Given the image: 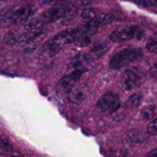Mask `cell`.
Listing matches in <instances>:
<instances>
[{
    "label": "cell",
    "instance_id": "obj_5",
    "mask_svg": "<svg viewBox=\"0 0 157 157\" xmlns=\"http://www.w3.org/2000/svg\"><path fill=\"white\" fill-rule=\"evenodd\" d=\"M121 106V101L117 95L108 93L98 101L97 107L100 111L106 113H116Z\"/></svg>",
    "mask_w": 157,
    "mask_h": 157
},
{
    "label": "cell",
    "instance_id": "obj_8",
    "mask_svg": "<svg viewBox=\"0 0 157 157\" xmlns=\"http://www.w3.org/2000/svg\"><path fill=\"white\" fill-rule=\"evenodd\" d=\"M64 8H65V6H63V5L54 6V7L51 8L48 10L44 12L40 16V18L42 20L44 24H50V23L55 22L57 20L63 17Z\"/></svg>",
    "mask_w": 157,
    "mask_h": 157
},
{
    "label": "cell",
    "instance_id": "obj_13",
    "mask_svg": "<svg viewBox=\"0 0 157 157\" xmlns=\"http://www.w3.org/2000/svg\"><path fill=\"white\" fill-rule=\"evenodd\" d=\"M81 16L86 20H94L99 16V11L95 8H86L81 12Z\"/></svg>",
    "mask_w": 157,
    "mask_h": 157
},
{
    "label": "cell",
    "instance_id": "obj_14",
    "mask_svg": "<svg viewBox=\"0 0 157 157\" xmlns=\"http://www.w3.org/2000/svg\"><path fill=\"white\" fill-rule=\"evenodd\" d=\"M142 96L140 93H136L132 95L126 103V107L128 109H135L140 104Z\"/></svg>",
    "mask_w": 157,
    "mask_h": 157
},
{
    "label": "cell",
    "instance_id": "obj_28",
    "mask_svg": "<svg viewBox=\"0 0 157 157\" xmlns=\"http://www.w3.org/2000/svg\"><path fill=\"white\" fill-rule=\"evenodd\" d=\"M155 36H156V38H157V34H156V35H155Z\"/></svg>",
    "mask_w": 157,
    "mask_h": 157
},
{
    "label": "cell",
    "instance_id": "obj_12",
    "mask_svg": "<svg viewBox=\"0 0 157 157\" xmlns=\"http://www.w3.org/2000/svg\"><path fill=\"white\" fill-rule=\"evenodd\" d=\"M44 25L42 20L40 17L38 18H30L29 20L25 22V28L28 29V31L35 30V29H39L41 26Z\"/></svg>",
    "mask_w": 157,
    "mask_h": 157
},
{
    "label": "cell",
    "instance_id": "obj_10",
    "mask_svg": "<svg viewBox=\"0 0 157 157\" xmlns=\"http://www.w3.org/2000/svg\"><path fill=\"white\" fill-rule=\"evenodd\" d=\"M99 25V22L97 21V19L90 20L88 22L85 23V24L82 25L80 26L79 28H78L77 30H78V32H79L80 34L90 36V35L96 33L97 31H98Z\"/></svg>",
    "mask_w": 157,
    "mask_h": 157
},
{
    "label": "cell",
    "instance_id": "obj_30",
    "mask_svg": "<svg viewBox=\"0 0 157 157\" xmlns=\"http://www.w3.org/2000/svg\"><path fill=\"white\" fill-rule=\"evenodd\" d=\"M21 1H24V0H21Z\"/></svg>",
    "mask_w": 157,
    "mask_h": 157
},
{
    "label": "cell",
    "instance_id": "obj_11",
    "mask_svg": "<svg viewBox=\"0 0 157 157\" xmlns=\"http://www.w3.org/2000/svg\"><path fill=\"white\" fill-rule=\"evenodd\" d=\"M78 12V9L77 6H74V5H67V6H65V8H64V12L62 18L64 21L72 20L76 17Z\"/></svg>",
    "mask_w": 157,
    "mask_h": 157
},
{
    "label": "cell",
    "instance_id": "obj_18",
    "mask_svg": "<svg viewBox=\"0 0 157 157\" xmlns=\"http://www.w3.org/2000/svg\"><path fill=\"white\" fill-rule=\"evenodd\" d=\"M71 101L75 103H80L84 99V94L80 90H72L70 94Z\"/></svg>",
    "mask_w": 157,
    "mask_h": 157
},
{
    "label": "cell",
    "instance_id": "obj_31",
    "mask_svg": "<svg viewBox=\"0 0 157 157\" xmlns=\"http://www.w3.org/2000/svg\"><path fill=\"white\" fill-rule=\"evenodd\" d=\"M13 157H16V156H13Z\"/></svg>",
    "mask_w": 157,
    "mask_h": 157
},
{
    "label": "cell",
    "instance_id": "obj_22",
    "mask_svg": "<svg viewBox=\"0 0 157 157\" xmlns=\"http://www.w3.org/2000/svg\"><path fill=\"white\" fill-rule=\"evenodd\" d=\"M65 0H39V4L41 6H48L62 3Z\"/></svg>",
    "mask_w": 157,
    "mask_h": 157
},
{
    "label": "cell",
    "instance_id": "obj_16",
    "mask_svg": "<svg viewBox=\"0 0 157 157\" xmlns=\"http://www.w3.org/2000/svg\"><path fill=\"white\" fill-rule=\"evenodd\" d=\"M77 32H78V30H77ZM75 43H76L77 45L80 46V47H84V46L88 45L90 43V36L82 35L78 32V36H77Z\"/></svg>",
    "mask_w": 157,
    "mask_h": 157
},
{
    "label": "cell",
    "instance_id": "obj_19",
    "mask_svg": "<svg viewBox=\"0 0 157 157\" xmlns=\"http://www.w3.org/2000/svg\"><path fill=\"white\" fill-rule=\"evenodd\" d=\"M147 48L148 49L150 52H153V53H157V38L156 36L153 37L152 38L149 39L147 41Z\"/></svg>",
    "mask_w": 157,
    "mask_h": 157
},
{
    "label": "cell",
    "instance_id": "obj_4",
    "mask_svg": "<svg viewBox=\"0 0 157 157\" xmlns=\"http://www.w3.org/2000/svg\"><path fill=\"white\" fill-rule=\"evenodd\" d=\"M143 31L136 26L131 27H121L113 31L110 35V38L113 42H123L133 38H140Z\"/></svg>",
    "mask_w": 157,
    "mask_h": 157
},
{
    "label": "cell",
    "instance_id": "obj_25",
    "mask_svg": "<svg viewBox=\"0 0 157 157\" xmlns=\"http://www.w3.org/2000/svg\"><path fill=\"white\" fill-rule=\"evenodd\" d=\"M79 2L81 6H88L92 2V0H79Z\"/></svg>",
    "mask_w": 157,
    "mask_h": 157
},
{
    "label": "cell",
    "instance_id": "obj_21",
    "mask_svg": "<svg viewBox=\"0 0 157 157\" xmlns=\"http://www.w3.org/2000/svg\"><path fill=\"white\" fill-rule=\"evenodd\" d=\"M147 133L151 136H156L157 135V118L153 120L147 126Z\"/></svg>",
    "mask_w": 157,
    "mask_h": 157
},
{
    "label": "cell",
    "instance_id": "obj_1",
    "mask_svg": "<svg viewBox=\"0 0 157 157\" xmlns=\"http://www.w3.org/2000/svg\"><path fill=\"white\" fill-rule=\"evenodd\" d=\"M35 11V8L31 5L11 9L0 15V22L6 25L25 22L33 15Z\"/></svg>",
    "mask_w": 157,
    "mask_h": 157
},
{
    "label": "cell",
    "instance_id": "obj_24",
    "mask_svg": "<svg viewBox=\"0 0 157 157\" xmlns=\"http://www.w3.org/2000/svg\"><path fill=\"white\" fill-rule=\"evenodd\" d=\"M133 1L136 4H137L138 6H144V7L147 6V1H146V0H133Z\"/></svg>",
    "mask_w": 157,
    "mask_h": 157
},
{
    "label": "cell",
    "instance_id": "obj_6",
    "mask_svg": "<svg viewBox=\"0 0 157 157\" xmlns=\"http://www.w3.org/2000/svg\"><path fill=\"white\" fill-rule=\"evenodd\" d=\"M47 35V32L43 29H35V30L28 31L25 33L18 35L17 42H19L24 45L35 46L39 44Z\"/></svg>",
    "mask_w": 157,
    "mask_h": 157
},
{
    "label": "cell",
    "instance_id": "obj_26",
    "mask_svg": "<svg viewBox=\"0 0 157 157\" xmlns=\"http://www.w3.org/2000/svg\"><path fill=\"white\" fill-rule=\"evenodd\" d=\"M147 157H157V149L150 151V153L147 154Z\"/></svg>",
    "mask_w": 157,
    "mask_h": 157
},
{
    "label": "cell",
    "instance_id": "obj_17",
    "mask_svg": "<svg viewBox=\"0 0 157 157\" xmlns=\"http://www.w3.org/2000/svg\"><path fill=\"white\" fill-rule=\"evenodd\" d=\"M97 21L101 25H108L114 21V17L111 14H101L97 18Z\"/></svg>",
    "mask_w": 157,
    "mask_h": 157
},
{
    "label": "cell",
    "instance_id": "obj_20",
    "mask_svg": "<svg viewBox=\"0 0 157 157\" xmlns=\"http://www.w3.org/2000/svg\"><path fill=\"white\" fill-rule=\"evenodd\" d=\"M154 115V108L153 107H147L141 111V116L144 120H150Z\"/></svg>",
    "mask_w": 157,
    "mask_h": 157
},
{
    "label": "cell",
    "instance_id": "obj_15",
    "mask_svg": "<svg viewBox=\"0 0 157 157\" xmlns=\"http://www.w3.org/2000/svg\"><path fill=\"white\" fill-rule=\"evenodd\" d=\"M129 137L135 143H142L146 140L145 136L143 134L141 130H133L129 133Z\"/></svg>",
    "mask_w": 157,
    "mask_h": 157
},
{
    "label": "cell",
    "instance_id": "obj_27",
    "mask_svg": "<svg viewBox=\"0 0 157 157\" xmlns=\"http://www.w3.org/2000/svg\"><path fill=\"white\" fill-rule=\"evenodd\" d=\"M148 4H150L151 6L157 8V0H146Z\"/></svg>",
    "mask_w": 157,
    "mask_h": 157
},
{
    "label": "cell",
    "instance_id": "obj_23",
    "mask_svg": "<svg viewBox=\"0 0 157 157\" xmlns=\"http://www.w3.org/2000/svg\"><path fill=\"white\" fill-rule=\"evenodd\" d=\"M150 75L155 79H157V64H154L153 67H151L150 68Z\"/></svg>",
    "mask_w": 157,
    "mask_h": 157
},
{
    "label": "cell",
    "instance_id": "obj_3",
    "mask_svg": "<svg viewBox=\"0 0 157 157\" xmlns=\"http://www.w3.org/2000/svg\"><path fill=\"white\" fill-rule=\"evenodd\" d=\"M143 55V51L140 48H126L115 54L109 63L110 68L118 70L126 67L135 60L140 58Z\"/></svg>",
    "mask_w": 157,
    "mask_h": 157
},
{
    "label": "cell",
    "instance_id": "obj_29",
    "mask_svg": "<svg viewBox=\"0 0 157 157\" xmlns=\"http://www.w3.org/2000/svg\"><path fill=\"white\" fill-rule=\"evenodd\" d=\"M2 1H3V0H0V2H2Z\"/></svg>",
    "mask_w": 157,
    "mask_h": 157
},
{
    "label": "cell",
    "instance_id": "obj_2",
    "mask_svg": "<svg viewBox=\"0 0 157 157\" xmlns=\"http://www.w3.org/2000/svg\"><path fill=\"white\" fill-rule=\"evenodd\" d=\"M147 80L144 69L139 67H131L127 69L121 77V84L125 90H131L140 87Z\"/></svg>",
    "mask_w": 157,
    "mask_h": 157
},
{
    "label": "cell",
    "instance_id": "obj_7",
    "mask_svg": "<svg viewBox=\"0 0 157 157\" xmlns=\"http://www.w3.org/2000/svg\"><path fill=\"white\" fill-rule=\"evenodd\" d=\"M77 36H78L77 29H68L55 35L51 41L58 48H61L66 44L75 42Z\"/></svg>",
    "mask_w": 157,
    "mask_h": 157
},
{
    "label": "cell",
    "instance_id": "obj_9",
    "mask_svg": "<svg viewBox=\"0 0 157 157\" xmlns=\"http://www.w3.org/2000/svg\"><path fill=\"white\" fill-rule=\"evenodd\" d=\"M81 75H82V71H75L73 73L70 74V75H67V76L64 77L61 81V84L62 85L63 87L67 90H71L73 88L74 86L79 81L80 78H81Z\"/></svg>",
    "mask_w": 157,
    "mask_h": 157
}]
</instances>
